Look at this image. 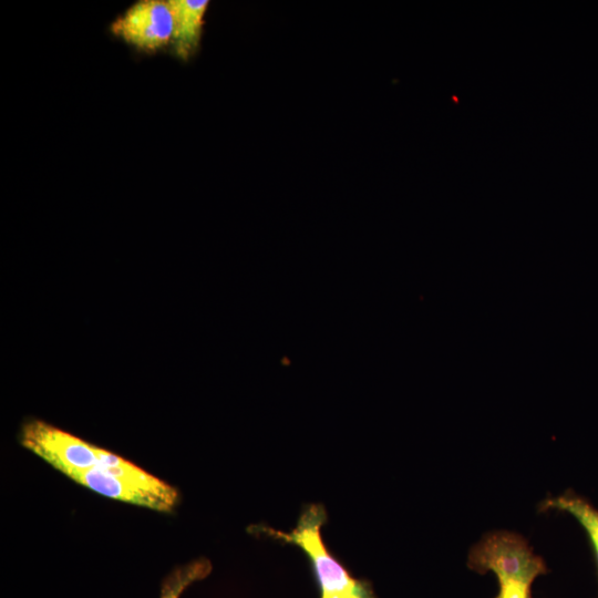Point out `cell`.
<instances>
[{"label": "cell", "mask_w": 598, "mask_h": 598, "mask_svg": "<svg viewBox=\"0 0 598 598\" xmlns=\"http://www.w3.org/2000/svg\"><path fill=\"white\" fill-rule=\"evenodd\" d=\"M173 17L172 48L188 60L199 48L207 0H167Z\"/></svg>", "instance_id": "6"}, {"label": "cell", "mask_w": 598, "mask_h": 598, "mask_svg": "<svg viewBox=\"0 0 598 598\" xmlns=\"http://www.w3.org/2000/svg\"><path fill=\"white\" fill-rule=\"evenodd\" d=\"M114 35L144 52H156L171 44L173 17L167 1L140 0L111 25Z\"/></svg>", "instance_id": "5"}, {"label": "cell", "mask_w": 598, "mask_h": 598, "mask_svg": "<svg viewBox=\"0 0 598 598\" xmlns=\"http://www.w3.org/2000/svg\"><path fill=\"white\" fill-rule=\"evenodd\" d=\"M326 519L324 507L311 504L301 513L290 533L265 525H256L252 529L276 540L292 544L303 551L312 568L319 598H377L372 585L353 577L327 548L321 536Z\"/></svg>", "instance_id": "1"}, {"label": "cell", "mask_w": 598, "mask_h": 598, "mask_svg": "<svg viewBox=\"0 0 598 598\" xmlns=\"http://www.w3.org/2000/svg\"><path fill=\"white\" fill-rule=\"evenodd\" d=\"M539 509L542 512L555 509L575 517L587 534L598 568V509L571 491L556 497H547L539 504Z\"/></svg>", "instance_id": "7"}, {"label": "cell", "mask_w": 598, "mask_h": 598, "mask_svg": "<svg viewBox=\"0 0 598 598\" xmlns=\"http://www.w3.org/2000/svg\"><path fill=\"white\" fill-rule=\"evenodd\" d=\"M65 476L100 495L157 512H172L178 499L174 486L148 472L132 476L86 470L71 471Z\"/></svg>", "instance_id": "4"}, {"label": "cell", "mask_w": 598, "mask_h": 598, "mask_svg": "<svg viewBox=\"0 0 598 598\" xmlns=\"http://www.w3.org/2000/svg\"><path fill=\"white\" fill-rule=\"evenodd\" d=\"M20 442L52 467L66 474L71 471L99 470L125 473L135 464L91 444L42 420H30L21 430Z\"/></svg>", "instance_id": "3"}, {"label": "cell", "mask_w": 598, "mask_h": 598, "mask_svg": "<svg viewBox=\"0 0 598 598\" xmlns=\"http://www.w3.org/2000/svg\"><path fill=\"white\" fill-rule=\"evenodd\" d=\"M210 570L212 565L206 558L176 567L164 578L158 598H181L192 584L206 578Z\"/></svg>", "instance_id": "8"}, {"label": "cell", "mask_w": 598, "mask_h": 598, "mask_svg": "<svg viewBox=\"0 0 598 598\" xmlns=\"http://www.w3.org/2000/svg\"><path fill=\"white\" fill-rule=\"evenodd\" d=\"M467 566L481 575L492 571L496 576L499 589L494 598H532L534 580L548 571L527 540L507 530L485 534L471 548Z\"/></svg>", "instance_id": "2"}]
</instances>
